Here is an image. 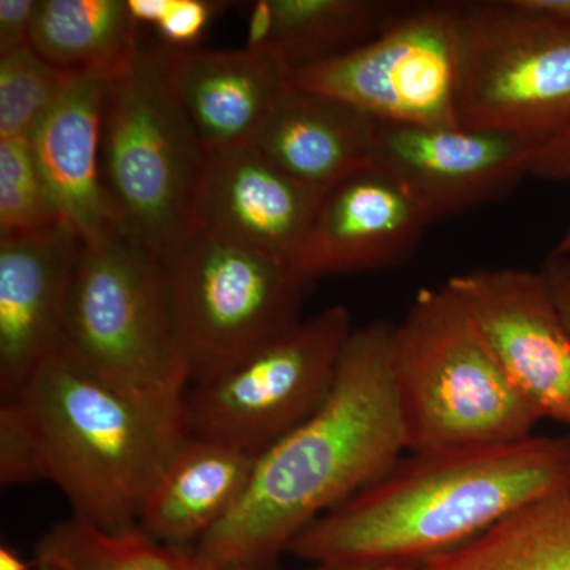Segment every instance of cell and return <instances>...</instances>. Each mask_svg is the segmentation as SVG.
<instances>
[{"instance_id":"cell-32","label":"cell","mask_w":570,"mask_h":570,"mask_svg":"<svg viewBox=\"0 0 570 570\" xmlns=\"http://www.w3.org/2000/svg\"><path fill=\"white\" fill-rule=\"evenodd\" d=\"M170 2L171 0H127V9L138 28L146 24L156 29L170 9Z\"/></svg>"},{"instance_id":"cell-3","label":"cell","mask_w":570,"mask_h":570,"mask_svg":"<svg viewBox=\"0 0 570 570\" xmlns=\"http://www.w3.org/2000/svg\"><path fill=\"white\" fill-rule=\"evenodd\" d=\"M11 401L39 453L41 474L73 517L108 531L137 527L146 498L189 434L186 411L153 406L58 347Z\"/></svg>"},{"instance_id":"cell-26","label":"cell","mask_w":570,"mask_h":570,"mask_svg":"<svg viewBox=\"0 0 570 570\" xmlns=\"http://www.w3.org/2000/svg\"><path fill=\"white\" fill-rule=\"evenodd\" d=\"M36 442L21 412L11 401H0V483L3 489L41 482Z\"/></svg>"},{"instance_id":"cell-22","label":"cell","mask_w":570,"mask_h":570,"mask_svg":"<svg viewBox=\"0 0 570 570\" xmlns=\"http://www.w3.org/2000/svg\"><path fill=\"white\" fill-rule=\"evenodd\" d=\"M420 570H570V491L519 510Z\"/></svg>"},{"instance_id":"cell-1","label":"cell","mask_w":570,"mask_h":570,"mask_svg":"<svg viewBox=\"0 0 570 570\" xmlns=\"http://www.w3.org/2000/svg\"><path fill=\"white\" fill-rule=\"evenodd\" d=\"M393 333L387 321L352 332L324 404L258 456L245 497L198 543L209 568L275 570L309 524L407 452L390 366Z\"/></svg>"},{"instance_id":"cell-13","label":"cell","mask_w":570,"mask_h":570,"mask_svg":"<svg viewBox=\"0 0 570 570\" xmlns=\"http://www.w3.org/2000/svg\"><path fill=\"white\" fill-rule=\"evenodd\" d=\"M431 224L406 184L373 163L322 194L295 265L311 283L396 268L415 254Z\"/></svg>"},{"instance_id":"cell-8","label":"cell","mask_w":570,"mask_h":570,"mask_svg":"<svg viewBox=\"0 0 570 570\" xmlns=\"http://www.w3.org/2000/svg\"><path fill=\"white\" fill-rule=\"evenodd\" d=\"M460 126L532 148L570 127V21L520 0L463 2Z\"/></svg>"},{"instance_id":"cell-10","label":"cell","mask_w":570,"mask_h":570,"mask_svg":"<svg viewBox=\"0 0 570 570\" xmlns=\"http://www.w3.org/2000/svg\"><path fill=\"white\" fill-rule=\"evenodd\" d=\"M463 2L412 3L356 50L291 71V86L325 94L396 126H460Z\"/></svg>"},{"instance_id":"cell-6","label":"cell","mask_w":570,"mask_h":570,"mask_svg":"<svg viewBox=\"0 0 570 570\" xmlns=\"http://www.w3.org/2000/svg\"><path fill=\"white\" fill-rule=\"evenodd\" d=\"M61 346L122 392L184 411L193 370L164 262L126 232L82 243Z\"/></svg>"},{"instance_id":"cell-7","label":"cell","mask_w":570,"mask_h":570,"mask_svg":"<svg viewBox=\"0 0 570 570\" xmlns=\"http://www.w3.org/2000/svg\"><path fill=\"white\" fill-rule=\"evenodd\" d=\"M163 262L193 382L302 321L311 281L275 255L197 232Z\"/></svg>"},{"instance_id":"cell-37","label":"cell","mask_w":570,"mask_h":570,"mask_svg":"<svg viewBox=\"0 0 570 570\" xmlns=\"http://www.w3.org/2000/svg\"><path fill=\"white\" fill-rule=\"evenodd\" d=\"M223 570H253V569H247V568H227V569H223Z\"/></svg>"},{"instance_id":"cell-18","label":"cell","mask_w":570,"mask_h":570,"mask_svg":"<svg viewBox=\"0 0 570 570\" xmlns=\"http://www.w3.org/2000/svg\"><path fill=\"white\" fill-rule=\"evenodd\" d=\"M258 456L189 433L146 498L137 527L176 549L195 550L245 497Z\"/></svg>"},{"instance_id":"cell-15","label":"cell","mask_w":570,"mask_h":570,"mask_svg":"<svg viewBox=\"0 0 570 570\" xmlns=\"http://www.w3.org/2000/svg\"><path fill=\"white\" fill-rule=\"evenodd\" d=\"M322 194L284 174L253 145L212 151L198 198V232L295 265Z\"/></svg>"},{"instance_id":"cell-34","label":"cell","mask_w":570,"mask_h":570,"mask_svg":"<svg viewBox=\"0 0 570 570\" xmlns=\"http://www.w3.org/2000/svg\"><path fill=\"white\" fill-rule=\"evenodd\" d=\"M31 564L20 557L18 551L10 549L9 546H2L0 549V570H29Z\"/></svg>"},{"instance_id":"cell-29","label":"cell","mask_w":570,"mask_h":570,"mask_svg":"<svg viewBox=\"0 0 570 570\" xmlns=\"http://www.w3.org/2000/svg\"><path fill=\"white\" fill-rule=\"evenodd\" d=\"M531 176L546 181L570 179V127L560 137L534 149Z\"/></svg>"},{"instance_id":"cell-25","label":"cell","mask_w":570,"mask_h":570,"mask_svg":"<svg viewBox=\"0 0 570 570\" xmlns=\"http://www.w3.org/2000/svg\"><path fill=\"white\" fill-rule=\"evenodd\" d=\"M62 223L31 141L0 140V236L33 234Z\"/></svg>"},{"instance_id":"cell-4","label":"cell","mask_w":570,"mask_h":570,"mask_svg":"<svg viewBox=\"0 0 570 570\" xmlns=\"http://www.w3.org/2000/svg\"><path fill=\"white\" fill-rule=\"evenodd\" d=\"M390 366L409 453L534 436L539 415L505 376L448 284L420 292L395 324Z\"/></svg>"},{"instance_id":"cell-2","label":"cell","mask_w":570,"mask_h":570,"mask_svg":"<svg viewBox=\"0 0 570 570\" xmlns=\"http://www.w3.org/2000/svg\"><path fill=\"white\" fill-rule=\"evenodd\" d=\"M570 491V434L409 453L314 521L288 553L314 564L411 566Z\"/></svg>"},{"instance_id":"cell-27","label":"cell","mask_w":570,"mask_h":570,"mask_svg":"<svg viewBox=\"0 0 570 570\" xmlns=\"http://www.w3.org/2000/svg\"><path fill=\"white\" fill-rule=\"evenodd\" d=\"M227 3L209 0H171L170 9L156 31L165 47L175 50H195V45L205 36L209 22Z\"/></svg>"},{"instance_id":"cell-19","label":"cell","mask_w":570,"mask_h":570,"mask_svg":"<svg viewBox=\"0 0 570 570\" xmlns=\"http://www.w3.org/2000/svg\"><path fill=\"white\" fill-rule=\"evenodd\" d=\"M377 127L343 100L291 86L253 146L284 174L325 193L373 164Z\"/></svg>"},{"instance_id":"cell-20","label":"cell","mask_w":570,"mask_h":570,"mask_svg":"<svg viewBox=\"0 0 570 570\" xmlns=\"http://www.w3.org/2000/svg\"><path fill=\"white\" fill-rule=\"evenodd\" d=\"M127 0H39L31 48L71 73H121L141 48Z\"/></svg>"},{"instance_id":"cell-28","label":"cell","mask_w":570,"mask_h":570,"mask_svg":"<svg viewBox=\"0 0 570 570\" xmlns=\"http://www.w3.org/2000/svg\"><path fill=\"white\" fill-rule=\"evenodd\" d=\"M39 0H0V55L31 47Z\"/></svg>"},{"instance_id":"cell-31","label":"cell","mask_w":570,"mask_h":570,"mask_svg":"<svg viewBox=\"0 0 570 570\" xmlns=\"http://www.w3.org/2000/svg\"><path fill=\"white\" fill-rule=\"evenodd\" d=\"M273 32L272 0H255L247 13L246 50L264 51Z\"/></svg>"},{"instance_id":"cell-21","label":"cell","mask_w":570,"mask_h":570,"mask_svg":"<svg viewBox=\"0 0 570 570\" xmlns=\"http://www.w3.org/2000/svg\"><path fill=\"white\" fill-rule=\"evenodd\" d=\"M273 32L264 52L288 70L341 58L379 36L411 2L400 0H272ZM262 52V51H261Z\"/></svg>"},{"instance_id":"cell-12","label":"cell","mask_w":570,"mask_h":570,"mask_svg":"<svg viewBox=\"0 0 570 570\" xmlns=\"http://www.w3.org/2000/svg\"><path fill=\"white\" fill-rule=\"evenodd\" d=\"M532 154L494 130L379 122L373 163L406 184L434 224L508 197L531 176Z\"/></svg>"},{"instance_id":"cell-14","label":"cell","mask_w":570,"mask_h":570,"mask_svg":"<svg viewBox=\"0 0 570 570\" xmlns=\"http://www.w3.org/2000/svg\"><path fill=\"white\" fill-rule=\"evenodd\" d=\"M81 247L66 223L0 236V400L61 347Z\"/></svg>"},{"instance_id":"cell-9","label":"cell","mask_w":570,"mask_h":570,"mask_svg":"<svg viewBox=\"0 0 570 570\" xmlns=\"http://www.w3.org/2000/svg\"><path fill=\"white\" fill-rule=\"evenodd\" d=\"M354 330L346 307L330 306L193 382L184 397L187 430L261 456L324 404Z\"/></svg>"},{"instance_id":"cell-35","label":"cell","mask_w":570,"mask_h":570,"mask_svg":"<svg viewBox=\"0 0 570 570\" xmlns=\"http://www.w3.org/2000/svg\"><path fill=\"white\" fill-rule=\"evenodd\" d=\"M313 570H420L411 566H344V564H317Z\"/></svg>"},{"instance_id":"cell-5","label":"cell","mask_w":570,"mask_h":570,"mask_svg":"<svg viewBox=\"0 0 570 570\" xmlns=\"http://www.w3.org/2000/svg\"><path fill=\"white\" fill-rule=\"evenodd\" d=\"M208 149L176 99L163 47H146L110 78L102 179L122 232L160 258L198 232Z\"/></svg>"},{"instance_id":"cell-30","label":"cell","mask_w":570,"mask_h":570,"mask_svg":"<svg viewBox=\"0 0 570 570\" xmlns=\"http://www.w3.org/2000/svg\"><path fill=\"white\" fill-rule=\"evenodd\" d=\"M543 277L560 309L562 318L570 328V255L557 254L551 250L540 268Z\"/></svg>"},{"instance_id":"cell-36","label":"cell","mask_w":570,"mask_h":570,"mask_svg":"<svg viewBox=\"0 0 570 570\" xmlns=\"http://www.w3.org/2000/svg\"><path fill=\"white\" fill-rule=\"evenodd\" d=\"M553 253L570 255V223L564 234H562L560 242H558L557 247H554Z\"/></svg>"},{"instance_id":"cell-33","label":"cell","mask_w":570,"mask_h":570,"mask_svg":"<svg viewBox=\"0 0 570 570\" xmlns=\"http://www.w3.org/2000/svg\"><path fill=\"white\" fill-rule=\"evenodd\" d=\"M528 9L570 21V0H520Z\"/></svg>"},{"instance_id":"cell-17","label":"cell","mask_w":570,"mask_h":570,"mask_svg":"<svg viewBox=\"0 0 570 570\" xmlns=\"http://www.w3.org/2000/svg\"><path fill=\"white\" fill-rule=\"evenodd\" d=\"M110 78L73 73L29 138L62 219L82 243L122 230L102 179L105 99Z\"/></svg>"},{"instance_id":"cell-24","label":"cell","mask_w":570,"mask_h":570,"mask_svg":"<svg viewBox=\"0 0 570 570\" xmlns=\"http://www.w3.org/2000/svg\"><path fill=\"white\" fill-rule=\"evenodd\" d=\"M71 75L31 47L0 55V140H29Z\"/></svg>"},{"instance_id":"cell-23","label":"cell","mask_w":570,"mask_h":570,"mask_svg":"<svg viewBox=\"0 0 570 570\" xmlns=\"http://www.w3.org/2000/svg\"><path fill=\"white\" fill-rule=\"evenodd\" d=\"M32 566L37 570H213L197 551L167 546L138 527L108 531L73 515L41 535Z\"/></svg>"},{"instance_id":"cell-11","label":"cell","mask_w":570,"mask_h":570,"mask_svg":"<svg viewBox=\"0 0 570 570\" xmlns=\"http://www.w3.org/2000/svg\"><path fill=\"white\" fill-rule=\"evenodd\" d=\"M448 285L539 419L570 426V328L540 269L478 268Z\"/></svg>"},{"instance_id":"cell-16","label":"cell","mask_w":570,"mask_h":570,"mask_svg":"<svg viewBox=\"0 0 570 570\" xmlns=\"http://www.w3.org/2000/svg\"><path fill=\"white\" fill-rule=\"evenodd\" d=\"M176 99L208 153L253 145L291 70L268 52L175 50L164 45Z\"/></svg>"}]
</instances>
